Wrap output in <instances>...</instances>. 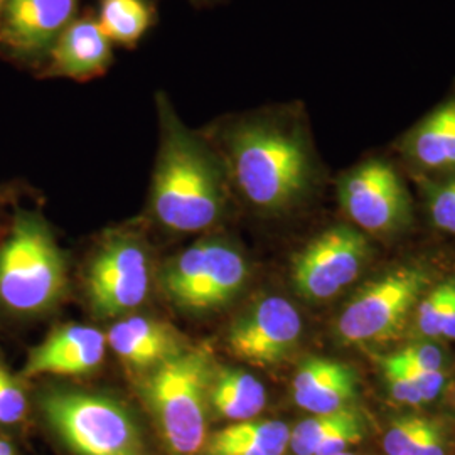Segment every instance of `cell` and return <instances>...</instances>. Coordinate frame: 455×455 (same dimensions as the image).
<instances>
[{"instance_id":"obj_1","label":"cell","mask_w":455,"mask_h":455,"mask_svg":"<svg viewBox=\"0 0 455 455\" xmlns=\"http://www.w3.org/2000/svg\"><path fill=\"white\" fill-rule=\"evenodd\" d=\"M223 137L231 180L253 208L287 212L309 196L315 161L304 122L293 107L240 116Z\"/></svg>"},{"instance_id":"obj_2","label":"cell","mask_w":455,"mask_h":455,"mask_svg":"<svg viewBox=\"0 0 455 455\" xmlns=\"http://www.w3.org/2000/svg\"><path fill=\"white\" fill-rule=\"evenodd\" d=\"M161 148L152 180L150 208L156 220L172 231L208 229L223 214L227 186L221 164L174 112L169 98L157 95Z\"/></svg>"},{"instance_id":"obj_3","label":"cell","mask_w":455,"mask_h":455,"mask_svg":"<svg viewBox=\"0 0 455 455\" xmlns=\"http://www.w3.org/2000/svg\"><path fill=\"white\" fill-rule=\"evenodd\" d=\"M68 289L65 255L41 212L17 208L0 242V315H46Z\"/></svg>"},{"instance_id":"obj_4","label":"cell","mask_w":455,"mask_h":455,"mask_svg":"<svg viewBox=\"0 0 455 455\" xmlns=\"http://www.w3.org/2000/svg\"><path fill=\"white\" fill-rule=\"evenodd\" d=\"M210 351L186 347L147 373L140 396L171 455H199L208 443Z\"/></svg>"},{"instance_id":"obj_5","label":"cell","mask_w":455,"mask_h":455,"mask_svg":"<svg viewBox=\"0 0 455 455\" xmlns=\"http://www.w3.org/2000/svg\"><path fill=\"white\" fill-rule=\"evenodd\" d=\"M37 408L75 455H150L137 419L112 396L52 387L37 395Z\"/></svg>"},{"instance_id":"obj_6","label":"cell","mask_w":455,"mask_h":455,"mask_svg":"<svg viewBox=\"0 0 455 455\" xmlns=\"http://www.w3.org/2000/svg\"><path fill=\"white\" fill-rule=\"evenodd\" d=\"M248 278L243 255L220 240L184 250L164 267L163 291L182 310L221 309L242 292Z\"/></svg>"},{"instance_id":"obj_7","label":"cell","mask_w":455,"mask_h":455,"mask_svg":"<svg viewBox=\"0 0 455 455\" xmlns=\"http://www.w3.org/2000/svg\"><path fill=\"white\" fill-rule=\"evenodd\" d=\"M427 283L428 275L417 267H402L368 283L342 310L338 321L342 342L374 346L400 338Z\"/></svg>"},{"instance_id":"obj_8","label":"cell","mask_w":455,"mask_h":455,"mask_svg":"<svg viewBox=\"0 0 455 455\" xmlns=\"http://www.w3.org/2000/svg\"><path fill=\"white\" fill-rule=\"evenodd\" d=\"M342 212L359 228L383 235L410 223L411 201L393 164L368 159L344 172L338 182Z\"/></svg>"},{"instance_id":"obj_9","label":"cell","mask_w":455,"mask_h":455,"mask_svg":"<svg viewBox=\"0 0 455 455\" xmlns=\"http://www.w3.org/2000/svg\"><path fill=\"white\" fill-rule=\"evenodd\" d=\"M150 291L146 248L132 236H114L86 270V295L98 317H116L139 309Z\"/></svg>"},{"instance_id":"obj_10","label":"cell","mask_w":455,"mask_h":455,"mask_svg":"<svg viewBox=\"0 0 455 455\" xmlns=\"http://www.w3.org/2000/svg\"><path fill=\"white\" fill-rule=\"evenodd\" d=\"M368 257V240L358 229L329 228L293 259V287L310 302L329 300L358 278Z\"/></svg>"},{"instance_id":"obj_11","label":"cell","mask_w":455,"mask_h":455,"mask_svg":"<svg viewBox=\"0 0 455 455\" xmlns=\"http://www.w3.org/2000/svg\"><path fill=\"white\" fill-rule=\"evenodd\" d=\"M302 334L299 310L287 299L270 295L233 321L227 344L235 358L255 366H272L287 358Z\"/></svg>"},{"instance_id":"obj_12","label":"cell","mask_w":455,"mask_h":455,"mask_svg":"<svg viewBox=\"0 0 455 455\" xmlns=\"http://www.w3.org/2000/svg\"><path fill=\"white\" fill-rule=\"evenodd\" d=\"M78 0H7L0 44L19 60H39L75 20Z\"/></svg>"},{"instance_id":"obj_13","label":"cell","mask_w":455,"mask_h":455,"mask_svg":"<svg viewBox=\"0 0 455 455\" xmlns=\"http://www.w3.org/2000/svg\"><path fill=\"white\" fill-rule=\"evenodd\" d=\"M107 336L95 327L68 324L54 329L29 351L20 378L78 376L100 368L107 355Z\"/></svg>"},{"instance_id":"obj_14","label":"cell","mask_w":455,"mask_h":455,"mask_svg":"<svg viewBox=\"0 0 455 455\" xmlns=\"http://www.w3.org/2000/svg\"><path fill=\"white\" fill-rule=\"evenodd\" d=\"M400 152L422 171L455 174V82L445 98L403 135Z\"/></svg>"},{"instance_id":"obj_15","label":"cell","mask_w":455,"mask_h":455,"mask_svg":"<svg viewBox=\"0 0 455 455\" xmlns=\"http://www.w3.org/2000/svg\"><path fill=\"white\" fill-rule=\"evenodd\" d=\"M107 342L129 368L147 373L186 349L171 325L147 315L120 319L110 327Z\"/></svg>"},{"instance_id":"obj_16","label":"cell","mask_w":455,"mask_h":455,"mask_svg":"<svg viewBox=\"0 0 455 455\" xmlns=\"http://www.w3.org/2000/svg\"><path fill=\"white\" fill-rule=\"evenodd\" d=\"M293 400L312 415L334 413L358 396L355 371L339 361L325 358L306 359L293 376Z\"/></svg>"},{"instance_id":"obj_17","label":"cell","mask_w":455,"mask_h":455,"mask_svg":"<svg viewBox=\"0 0 455 455\" xmlns=\"http://www.w3.org/2000/svg\"><path fill=\"white\" fill-rule=\"evenodd\" d=\"M112 60V41L97 19H75L49 51V75L86 80L100 75Z\"/></svg>"},{"instance_id":"obj_18","label":"cell","mask_w":455,"mask_h":455,"mask_svg":"<svg viewBox=\"0 0 455 455\" xmlns=\"http://www.w3.org/2000/svg\"><path fill=\"white\" fill-rule=\"evenodd\" d=\"M366 437V422L358 410L312 415L291 430L289 449L295 455H336Z\"/></svg>"},{"instance_id":"obj_19","label":"cell","mask_w":455,"mask_h":455,"mask_svg":"<svg viewBox=\"0 0 455 455\" xmlns=\"http://www.w3.org/2000/svg\"><path fill=\"white\" fill-rule=\"evenodd\" d=\"M265 405L267 390L253 374L235 368H214L210 410L218 419L235 423L253 420Z\"/></svg>"},{"instance_id":"obj_20","label":"cell","mask_w":455,"mask_h":455,"mask_svg":"<svg viewBox=\"0 0 455 455\" xmlns=\"http://www.w3.org/2000/svg\"><path fill=\"white\" fill-rule=\"evenodd\" d=\"M291 428L280 420H246L228 425L208 437V455H283Z\"/></svg>"},{"instance_id":"obj_21","label":"cell","mask_w":455,"mask_h":455,"mask_svg":"<svg viewBox=\"0 0 455 455\" xmlns=\"http://www.w3.org/2000/svg\"><path fill=\"white\" fill-rule=\"evenodd\" d=\"M97 20L112 43L129 46L150 28L152 11L146 0H103Z\"/></svg>"},{"instance_id":"obj_22","label":"cell","mask_w":455,"mask_h":455,"mask_svg":"<svg viewBox=\"0 0 455 455\" xmlns=\"http://www.w3.org/2000/svg\"><path fill=\"white\" fill-rule=\"evenodd\" d=\"M31 403L24 379L7 366L0 351V432L20 430L29 420Z\"/></svg>"},{"instance_id":"obj_23","label":"cell","mask_w":455,"mask_h":455,"mask_svg":"<svg viewBox=\"0 0 455 455\" xmlns=\"http://www.w3.org/2000/svg\"><path fill=\"white\" fill-rule=\"evenodd\" d=\"M425 197L435 227L455 235V174L445 180L427 182Z\"/></svg>"},{"instance_id":"obj_24","label":"cell","mask_w":455,"mask_h":455,"mask_svg":"<svg viewBox=\"0 0 455 455\" xmlns=\"http://www.w3.org/2000/svg\"><path fill=\"white\" fill-rule=\"evenodd\" d=\"M451 282H445L428 293L417 309V332L427 338L435 339L440 336V325L449 302Z\"/></svg>"},{"instance_id":"obj_25","label":"cell","mask_w":455,"mask_h":455,"mask_svg":"<svg viewBox=\"0 0 455 455\" xmlns=\"http://www.w3.org/2000/svg\"><path fill=\"white\" fill-rule=\"evenodd\" d=\"M430 420H425L420 417H407L391 425L383 439V449L388 455H402L420 439L423 430L427 428Z\"/></svg>"},{"instance_id":"obj_26","label":"cell","mask_w":455,"mask_h":455,"mask_svg":"<svg viewBox=\"0 0 455 455\" xmlns=\"http://www.w3.org/2000/svg\"><path fill=\"white\" fill-rule=\"evenodd\" d=\"M385 361H388L395 368L403 371L415 383V387L419 388L420 395H422L423 403L434 402L439 396L442 387L445 383V376L442 371H427L422 368H415V366L405 363L403 359L398 358L396 355H393Z\"/></svg>"},{"instance_id":"obj_27","label":"cell","mask_w":455,"mask_h":455,"mask_svg":"<svg viewBox=\"0 0 455 455\" xmlns=\"http://www.w3.org/2000/svg\"><path fill=\"white\" fill-rule=\"evenodd\" d=\"M383 371H385V378L388 379L391 395H393L395 400H398L400 403L411 405V407H422V395L407 374L400 371L398 368H395L385 359H383Z\"/></svg>"},{"instance_id":"obj_28","label":"cell","mask_w":455,"mask_h":455,"mask_svg":"<svg viewBox=\"0 0 455 455\" xmlns=\"http://www.w3.org/2000/svg\"><path fill=\"white\" fill-rule=\"evenodd\" d=\"M396 356L408 364L427 371H442L443 368V355L434 344H413L396 353Z\"/></svg>"},{"instance_id":"obj_29","label":"cell","mask_w":455,"mask_h":455,"mask_svg":"<svg viewBox=\"0 0 455 455\" xmlns=\"http://www.w3.org/2000/svg\"><path fill=\"white\" fill-rule=\"evenodd\" d=\"M402 455H445V442L442 428L435 422L427 425L420 439L417 440L405 454Z\"/></svg>"},{"instance_id":"obj_30","label":"cell","mask_w":455,"mask_h":455,"mask_svg":"<svg viewBox=\"0 0 455 455\" xmlns=\"http://www.w3.org/2000/svg\"><path fill=\"white\" fill-rule=\"evenodd\" d=\"M440 336L455 341V282H451V293H449V302L445 307V314L440 325Z\"/></svg>"},{"instance_id":"obj_31","label":"cell","mask_w":455,"mask_h":455,"mask_svg":"<svg viewBox=\"0 0 455 455\" xmlns=\"http://www.w3.org/2000/svg\"><path fill=\"white\" fill-rule=\"evenodd\" d=\"M0 455H22L14 439L5 432H0Z\"/></svg>"},{"instance_id":"obj_32","label":"cell","mask_w":455,"mask_h":455,"mask_svg":"<svg viewBox=\"0 0 455 455\" xmlns=\"http://www.w3.org/2000/svg\"><path fill=\"white\" fill-rule=\"evenodd\" d=\"M5 4H7V0H0V16H2V12H4V7H5Z\"/></svg>"},{"instance_id":"obj_33","label":"cell","mask_w":455,"mask_h":455,"mask_svg":"<svg viewBox=\"0 0 455 455\" xmlns=\"http://www.w3.org/2000/svg\"><path fill=\"white\" fill-rule=\"evenodd\" d=\"M4 203H5V195H4V191H0V208Z\"/></svg>"},{"instance_id":"obj_34","label":"cell","mask_w":455,"mask_h":455,"mask_svg":"<svg viewBox=\"0 0 455 455\" xmlns=\"http://www.w3.org/2000/svg\"><path fill=\"white\" fill-rule=\"evenodd\" d=\"M336 455H353V454H349V452H342V454H336Z\"/></svg>"}]
</instances>
